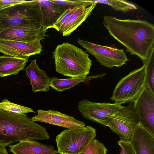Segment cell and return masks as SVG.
<instances>
[{
	"label": "cell",
	"mask_w": 154,
	"mask_h": 154,
	"mask_svg": "<svg viewBox=\"0 0 154 154\" xmlns=\"http://www.w3.org/2000/svg\"><path fill=\"white\" fill-rule=\"evenodd\" d=\"M103 24L109 34L124 46L131 55H136L144 63L154 45V26L140 19H121L105 16Z\"/></svg>",
	"instance_id": "obj_1"
},
{
	"label": "cell",
	"mask_w": 154,
	"mask_h": 154,
	"mask_svg": "<svg viewBox=\"0 0 154 154\" xmlns=\"http://www.w3.org/2000/svg\"><path fill=\"white\" fill-rule=\"evenodd\" d=\"M45 127L27 116H19L0 109V145L5 147L17 142L48 140Z\"/></svg>",
	"instance_id": "obj_2"
},
{
	"label": "cell",
	"mask_w": 154,
	"mask_h": 154,
	"mask_svg": "<svg viewBox=\"0 0 154 154\" xmlns=\"http://www.w3.org/2000/svg\"><path fill=\"white\" fill-rule=\"evenodd\" d=\"M56 71L71 78L85 77L89 73L92 61L89 54L68 42L57 46L52 52Z\"/></svg>",
	"instance_id": "obj_3"
},
{
	"label": "cell",
	"mask_w": 154,
	"mask_h": 154,
	"mask_svg": "<svg viewBox=\"0 0 154 154\" xmlns=\"http://www.w3.org/2000/svg\"><path fill=\"white\" fill-rule=\"evenodd\" d=\"M25 25L43 26L39 0L25 1L0 9V32L12 27Z\"/></svg>",
	"instance_id": "obj_4"
},
{
	"label": "cell",
	"mask_w": 154,
	"mask_h": 154,
	"mask_svg": "<svg viewBox=\"0 0 154 154\" xmlns=\"http://www.w3.org/2000/svg\"><path fill=\"white\" fill-rule=\"evenodd\" d=\"M145 69L143 65L134 70L118 82L110 99L121 104L133 102L144 86Z\"/></svg>",
	"instance_id": "obj_5"
},
{
	"label": "cell",
	"mask_w": 154,
	"mask_h": 154,
	"mask_svg": "<svg viewBox=\"0 0 154 154\" xmlns=\"http://www.w3.org/2000/svg\"><path fill=\"white\" fill-rule=\"evenodd\" d=\"M96 135L95 129L91 126L81 129H65L56 137L57 152L78 154Z\"/></svg>",
	"instance_id": "obj_6"
},
{
	"label": "cell",
	"mask_w": 154,
	"mask_h": 154,
	"mask_svg": "<svg viewBox=\"0 0 154 154\" xmlns=\"http://www.w3.org/2000/svg\"><path fill=\"white\" fill-rule=\"evenodd\" d=\"M78 42L87 52L94 56L101 65L106 67H121L129 60L123 49L98 45L79 38Z\"/></svg>",
	"instance_id": "obj_7"
},
{
	"label": "cell",
	"mask_w": 154,
	"mask_h": 154,
	"mask_svg": "<svg viewBox=\"0 0 154 154\" xmlns=\"http://www.w3.org/2000/svg\"><path fill=\"white\" fill-rule=\"evenodd\" d=\"M133 102L140 122L154 136V93L148 87L144 86Z\"/></svg>",
	"instance_id": "obj_8"
},
{
	"label": "cell",
	"mask_w": 154,
	"mask_h": 154,
	"mask_svg": "<svg viewBox=\"0 0 154 154\" xmlns=\"http://www.w3.org/2000/svg\"><path fill=\"white\" fill-rule=\"evenodd\" d=\"M123 106L115 103L94 102L84 99L79 102L78 108L85 118L107 126L108 116L119 111Z\"/></svg>",
	"instance_id": "obj_9"
},
{
	"label": "cell",
	"mask_w": 154,
	"mask_h": 154,
	"mask_svg": "<svg viewBox=\"0 0 154 154\" xmlns=\"http://www.w3.org/2000/svg\"><path fill=\"white\" fill-rule=\"evenodd\" d=\"M47 29L34 25L18 26L0 32V39L30 42L45 39Z\"/></svg>",
	"instance_id": "obj_10"
},
{
	"label": "cell",
	"mask_w": 154,
	"mask_h": 154,
	"mask_svg": "<svg viewBox=\"0 0 154 154\" xmlns=\"http://www.w3.org/2000/svg\"><path fill=\"white\" fill-rule=\"evenodd\" d=\"M37 115L31 118L32 121L47 123L69 129H81L85 127L83 122L57 111L39 109L37 111Z\"/></svg>",
	"instance_id": "obj_11"
},
{
	"label": "cell",
	"mask_w": 154,
	"mask_h": 154,
	"mask_svg": "<svg viewBox=\"0 0 154 154\" xmlns=\"http://www.w3.org/2000/svg\"><path fill=\"white\" fill-rule=\"evenodd\" d=\"M42 46L40 41L24 42L0 39V52L16 57H29L40 54Z\"/></svg>",
	"instance_id": "obj_12"
},
{
	"label": "cell",
	"mask_w": 154,
	"mask_h": 154,
	"mask_svg": "<svg viewBox=\"0 0 154 154\" xmlns=\"http://www.w3.org/2000/svg\"><path fill=\"white\" fill-rule=\"evenodd\" d=\"M136 154H154V136L139 122L130 140Z\"/></svg>",
	"instance_id": "obj_13"
},
{
	"label": "cell",
	"mask_w": 154,
	"mask_h": 154,
	"mask_svg": "<svg viewBox=\"0 0 154 154\" xmlns=\"http://www.w3.org/2000/svg\"><path fill=\"white\" fill-rule=\"evenodd\" d=\"M36 60V59L32 60L26 69V74L30 80L32 90L34 92L49 91L51 78L47 75L45 71L39 68Z\"/></svg>",
	"instance_id": "obj_14"
},
{
	"label": "cell",
	"mask_w": 154,
	"mask_h": 154,
	"mask_svg": "<svg viewBox=\"0 0 154 154\" xmlns=\"http://www.w3.org/2000/svg\"><path fill=\"white\" fill-rule=\"evenodd\" d=\"M97 4L93 3L87 7H79L61 26L59 32L63 36H69L89 16Z\"/></svg>",
	"instance_id": "obj_15"
},
{
	"label": "cell",
	"mask_w": 154,
	"mask_h": 154,
	"mask_svg": "<svg viewBox=\"0 0 154 154\" xmlns=\"http://www.w3.org/2000/svg\"><path fill=\"white\" fill-rule=\"evenodd\" d=\"M9 151L14 154H57L51 145L44 144L36 140H25L9 145Z\"/></svg>",
	"instance_id": "obj_16"
},
{
	"label": "cell",
	"mask_w": 154,
	"mask_h": 154,
	"mask_svg": "<svg viewBox=\"0 0 154 154\" xmlns=\"http://www.w3.org/2000/svg\"><path fill=\"white\" fill-rule=\"evenodd\" d=\"M39 1L42 15L43 26L47 29L53 28L65 9L51 0H39Z\"/></svg>",
	"instance_id": "obj_17"
},
{
	"label": "cell",
	"mask_w": 154,
	"mask_h": 154,
	"mask_svg": "<svg viewBox=\"0 0 154 154\" xmlns=\"http://www.w3.org/2000/svg\"><path fill=\"white\" fill-rule=\"evenodd\" d=\"M28 57H19L8 55L0 56V77L17 74L24 69Z\"/></svg>",
	"instance_id": "obj_18"
},
{
	"label": "cell",
	"mask_w": 154,
	"mask_h": 154,
	"mask_svg": "<svg viewBox=\"0 0 154 154\" xmlns=\"http://www.w3.org/2000/svg\"><path fill=\"white\" fill-rule=\"evenodd\" d=\"M106 74V73H103L85 77L66 79H60L53 77L51 78L49 87L57 91L63 92L66 90L70 89L81 82H84L86 84H88L89 83V81L93 79L101 78Z\"/></svg>",
	"instance_id": "obj_19"
},
{
	"label": "cell",
	"mask_w": 154,
	"mask_h": 154,
	"mask_svg": "<svg viewBox=\"0 0 154 154\" xmlns=\"http://www.w3.org/2000/svg\"><path fill=\"white\" fill-rule=\"evenodd\" d=\"M143 65L145 69L144 86L148 87L154 93V45L151 48Z\"/></svg>",
	"instance_id": "obj_20"
},
{
	"label": "cell",
	"mask_w": 154,
	"mask_h": 154,
	"mask_svg": "<svg viewBox=\"0 0 154 154\" xmlns=\"http://www.w3.org/2000/svg\"><path fill=\"white\" fill-rule=\"evenodd\" d=\"M0 109L23 116H27L26 114L29 112L35 113L30 108L14 103L6 98L0 102Z\"/></svg>",
	"instance_id": "obj_21"
},
{
	"label": "cell",
	"mask_w": 154,
	"mask_h": 154,
	"mask_svg": "<svg viewBox=\"0 0 154 154\" xmlns=\"http://www.w3.org/2000/svg\"><path fill=\"white\" fill-rule=\"evenodd\" d=\"M92 3L104 4L111 6L114 10L121 11L125 13L128 11L137 9L134 4L122 0H91Z\"/></svg>",
	"instance_id": "obj_22"
},
{
	"label": "cell",
	"mask_w": 154,
	"mask_h": 154,
	"mask_svg": "<svg viewBox=\"0 0 154 154\" xmlns=\"http://www.w3.org/2000/svg\"><path fill=\"white\" fill-rule=\"evenodd\" d=\"M107 151L102 143L93 139L78 154H107Z\"/></svg>",
	"instance_id": "obj_23"
},
{
	"label": "cell",
	"mask_w": 154,
	"mask_h": 154,
	"mask_svg": "<svg viewBox=\"0 0 154 154\" xmlns=\"http://www.w3.org/2000/svg\"><path fill=\"white\" fill-rule=\"evenodd\" d=\"M54 3L63 7L65 10L69 8H74L85 5L87 6L93 4L91 0L66 1L51 0Z\"/></svg>",
	"instance_id": "obj_24"
},
{
	"label": "cell",
	"mask_w": 154,
	"mask_h": 154,
	"mask_svg": "<svg viewBox=\"0 0 154 154\" xmlns=\"http://www.w3.org/2000/svg\"><path fill=\"white\" fill-rule=\"evenodd\" d=\"M80 7L74 8H69L66 10L59 18L53 26V28H54L59 32L60 29L63 24Z\"/></svg>",
	"instance_id": "obj_25"
},
{
	"label": "cell",
	"mask_w": 154,
	"mask_h": 154,
	"mask_svg": "<svg viewBox=\"0 0 154 154\" xmlns=\"http://www.w3.org/2000/svg\"><path fill=\"white\" fill-rule=\"evenodd\" d=\"M118 144L120 147L119 154H136L130 141L120 139Z\"/></svg>",
	"instance_id": "obj_26"
},
{
	"label": "cell",
	"mask_w": 154,
	"mask_h": 154,
	"mask_svg": "<svg viewBox=\"0 0 154 154\" xmlns=\"http://www.w3.org/2000/svg\"><path fill=\"white\" fill-rule=\"evenodd\" d=\"M25 0H0V9L14 4L20 3Z\"/></svg>",
	"instance_id": "obj_27"
},
{
	"label": "cell",
	"mask_w": 154,
	"mask_h": 154,
	"mask_svg": "<svg viewBox=\"0 0 154 154\" xmlns=\"http://www.w3.org/2000/svg\"><path fill=\"white\" fill-rule=\"evenodd\" d=\"M0 154H8L6 147L0 145Z\"/></svg>",
	"instance_id": "obj_28"
}]
</instances>
